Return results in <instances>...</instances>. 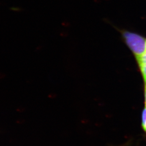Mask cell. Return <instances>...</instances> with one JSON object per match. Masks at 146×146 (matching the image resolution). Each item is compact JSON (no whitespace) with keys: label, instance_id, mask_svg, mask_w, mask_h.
<instances>
[{"label":"cell","instance_id":"cell-1","mask_svg":"<svg viewBox=\"0 0 146 146\" xmlns=\"http://www.w3.org/2000/svg\"><path fill=\"white\" fill-rule=\"evenodd\" d=\"M123 38L135 57L139 56L146 50V40L140 35L128 31H121Z\"/></svg>","mask_w":146,"mask_h":146},{"label":"cell","instance_id":"cell-3","mask_svg":"<svg viewBox=\"0 0 146 146\" xmlns=\"http://www.w3.org/2000/svg\"><path fill=\"white\" fill-rule=\"evenodd\" d=\"M142 126L146 132V107L144 109L142 114Z\"/></svg>","mask_w":146,"mask_h":146},{"label":"cell","instance_id":"cell-4","mask_svg":"<svg viewBox=\"0 0 146 146\" xmlns=\"http://www.w3.org/2000/svg\"><path fill=\"white\" fill-rule=\"evenodd\" d=\"M11 9L14 10V11H19V9L18 8H12Z\"/></svg>","mask_w":146,"mask_h":146},{"label":"cell","instance_id":"cell-2","mask_svg":"<svg viewBox=\"0 0 146 146\" xmlns=\"http://www.w3.org/2000/svg\"><path fill=\"white\" fill-rule=\"evenodd\" d=\"M136 59L146 84V50L142 54L136 57Z\"/></svg>","mask_w":146,"mask_h":146}]
</instances>
